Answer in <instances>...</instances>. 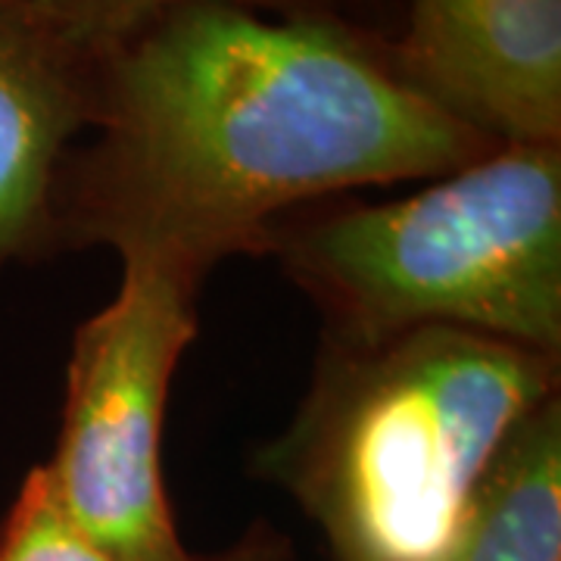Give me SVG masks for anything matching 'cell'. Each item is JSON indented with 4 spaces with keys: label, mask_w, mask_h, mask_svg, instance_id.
<instances>
[{
    "label": "cell",
    "mask_w": 561,
    "mask_h": 561,
    "mask_svg": "<svg viewBox=\"0 0 561 561\" xmlns=\"http://www.w3.org/2000/svg\"><path fill=\"white\" fill-rule=\"evenodd\" d=\"M493 147L405 84L387 35L362 22L187 3L94 60L47 256L103 247L209 278L231 256H265L297 209L427 181Z\"/></svg>",
    "instance_id": "6da1fadb"
},
{
    "label": "cell",
    "mask_w": 561,
    "mask_h": 561,
    "mask_svg": "<svg viewBox=\"0 0 561 561\" xmlns=\"http://www.w3.org/2000/svg\"><path fill=\"white\" fill-rule=\"evenodd\" d=\"M556 397L561 359L483 334L321 341L297 412L256 449V474L316 522L334 561H431Z\"/></svg>",
    "instance_id": "7a4b0ae2"
},
{
    "label": "cell",
    "mask_w": 561,
    "mask_h": 561,
    "mask_svg": "<svg viewBox=\"0 0 561 561\" xmlns=\"http://www.w3.org/2000/svg\"><path fill=\"white\" fill-rule=\"evenodd\" d=\"M268 256L321 341L453 328L561 359V144H500L383 203H316Z\"/></svg>",
    "instance_id": "3957f363"
},
{
    "label": "cell",
    "mask_w": 561,
    "mask_h": 561,
    "mask_svg": "<svg viewBox=\"0 0 561 561\" xmlns=\"http://www.w3.org/2000/svg\"><path fill=\"white\" fill-rule=\"evenodd\" d=\"M203 284L175 262L125 260L113 300L72 334L60 434L41 468L113 561H194L162 481V427Z\"/></svg>",
    "instance_id": "277c9868"
},
{
    "label": "cell",
    "mask_w": 561,
    "mask_h": 561,
    "mask_svg": "<svg viewBox=\"0 0 561 561\" xmlns=\"http://www.w3.org/2000/svg\"><path fill=\"white\" fill-rule=\"evenodd\" d=\"M400 79L496 144H561V0H400Z\"/></svg>",
    "instance_id": "5b68a950"
},
{
    "label": "cell",
    "mask_w": 561,
    "mask_h": 561,
    "mask_svg": "<svg viewBox=\"0 0 561 561\" xmlns=\"http://www.w3.org/2000/svg\"><path fill=\"white\" fill-rule=\"evenodd\" d=\"M94 62L35 0H0V272L47 260L50 197L91 116Z\"/></svg>",
    "instance_id": "8992f818"
},
{
    "label": "cell",
    "mask_w": 561,
    "mask_h": 561,
    "mask_svg": "<svg viewBox=\"0 0 561 561\" xmlns=\"http://www.w3.org/2000/svg\"><path fill=\"white\" fill-rule=\"evenodd\" d=\"M431 561H561V397L515 434L459 540Z\"/></svg>",
    "instance_id": "52a82bcc"
},
{
    "label": "cell",
    "mask_w": 561,
    "mask_h": 561,
    "mask_svg": "<svg viewBox=\"0 0 561 561\" xmlns=\"http://www.w3.org/2000/svg\"><path fill=\"white\" fill-rule=\"evenodd\" d=\"M187 3H228L272 16H346L368 25L359 0H35L47 22L91 62L140 25Z\"/></svg>",
    "instance_id": "ba28073f"
},
{
    "label": "cell",
    "mask_w": 561,
    "mask_h": 561,
    "mask_svg": "<svg viewBox=\"0 0 561 561\" xmlns=\"http://www.w3.org/2000/svg\"><path fill=\"white\" fill-rule=\"evenodd\" d=\"M0 561H113L66 515L44 468L35 465L0 527Z\"/></svg>",
    "instance_id": "9c48e42d"
},
{
    "label": "cell",
    "mask_w": 561,
    "mask_h": 561,
    "mask_svg": "<svg viewBox=\"0 0 561 561\" xmlns=\"http://www.w3.org/2000/svg\"><path fill=\"white\" fill-rule=\"evenodd\" d=\"M194 561H290V546L272 527L256 524L216 556H194Z\"/></svg>",
    "instance_id": "30bf717a"
},
{
    "label": "cell",
    "mask_w": 561,
    "mask_h": 561,
    "mask_svg": "<svg viewBox=\"0 0 561 561\" xmlns=\"http://www.w3.org/2000/svg\"><path fill=\"white\" fill-rule=\"evenodd\" d=\"M359 7L368 25L390 38V32L397 28V20H400V0H359Z\"/></svg>",
    "instance_id": "8fae6325"
}]
</instances>
